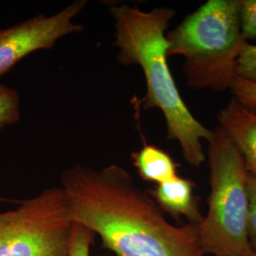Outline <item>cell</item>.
<instances>
[{"label":"cell","instance_id":"cell-11","mask_svg":"<svg viewBox=\"0 0 256 256\" xmlns=\"http://www.w3.org/2000/svg\"><path fill=\"white\" fill-rule=\"evenodd\" d=\"M239 22L245 39H256V0H239Z\"/></svg>","mask_w":256,"mask_h":256},{"label":"cell","instance_id":"cell-7","mask_svg":"<svg viewBox=\"0 0 256 256\" xmlns=\"http://www.w3.org/2000/svg\"><path fill=\"white\" fill-rule=\"evenodd\" d=\"M218 120L242 156L248 174L256 178V108L232 98L218 113Z\"/></svg>","mask_w":256,"mask_h":256},{"label":"cell","instance_id":"cell-8","mask_svg":"<svg viewBox=\"0 0 256 256\" xmlns=\"http://www.w3.org/2000/svg\"><path fill=\"white\" fill-rule=\"evenodd\" d=\"M194 189V183L191 180L178 176L169 182L156 184L150 194L164 212L176 220L184 216L188 223L198 225L203 216Z\"/></svg>","mask_w":256,"mask_h":256},{"label":"cell","instance_id":"cell-10","mask_svg":"<svg viewBox=\"0 0 256 256\" xmlns=\"http://www.w3.org/2000/svg\"><path fill=\"white\" fill-rule=\"evenodd\" d=\"M21 118V98L12 88L0 84V130L18 122Z\"/></svg>","mask_w":256,"mask_h":256},{"label":"cell","instance_id":"cell-2","mask_svg":"<svg viewBox=\"0 0 256 256\" xmlns=\"http://www.w3.org/2000/svg\"><path fill=\"white\" fill-rule=\"evenodd\" d=\"M117 60L124 66H138L146 84L140 101L144 110H160L167 137L176 142L188 164L198 167L206 160L202 142H209L212 130L206 128L187 108L168 66L166 30L176 16L171 8L142 10L128 4L113 6Z\"/></svg>","mask_w":256,"mask_h":256},{"label":"cell","instance_id":"cell-1","mask_svg":"<svg viewBox=\"0 0 256 256\" xmlns=\"http://www.w3.org/2000/svg\"><path fill=\"white\" fill-rule=\"evenodd\" d=\"M72 220L115 256H205L198 225H173L150 194L117 164H74L61 174Z\"/></svg>","mask_w":256,"mask_h":256},{"label":"cell","instance_id":"cell-5","mask_svg":"<svg viewBox=\"0 0 256 256\" xmlns=\"http://www.w3.org/2000/svg\"><path fill=\"white\" fill-rule=\"evenodd\" d=\"M74 222L61 186L0 212V256H68Z\"/></svg>","mask_w":256,"mask_h":256},{"label":"cell","instance_id":"cell-13","mask_svg":"<svg viewBox=\"0 0 256 256\" xmlns=\"http://www.w3.org/2000/svg\"><path fill=\"white\" fill-rule=\"evenodd\" d=\"M94 234L82 225L74 222V234L68 256H90V245Z\"/></svg>","mask_w":256,"mask_h":256},{"label":"cell","instance_id":"cell-9","mask_svg":"<svg viewBox=\"0 0 256 256\" xmlns=\"http://www.w3.org/2000/svg\"><path fill=\"white\" fill-rule=\"evenodd\" d=\"M132 162L138 176L144 180L156 185L169 182L178 176V164L166 151L156 146H144L132 154Z\"/></svg>","mask_w":256,"mask_h":256},{"label":"cell","instance_id":"cell-3","mask_svg":"<svg viewBox=\"0 0 256 256\" xmlns=\"http://www.w3.org/2000/svg\"><path fill=\"white\" fill-rule=\"evenodd\" d=\"M167 56H182L187 84L196 90H230L247 40L239 0H208L166 34Z\"/></svg>","mask_w":256,"mask_h":256},{"label":"cell","instance_id":"cell-4","mask_svg":"<svg viewBox=\"0 0 256 256\" xmlns=\"http://www.w3.org/2000/svg\"><path fill=\"white\" fill-rule=\"evenodd\" d=\"M208 144L210 192L208 210L198 225L205 256H246L254 252L247 230V168L238 149L218 126Z\"/></svg>","mask_w":256,"mask_h":256},{"label":"cell","instance_id":"cell-14","mask_svg":"<svg viewBox=\"0 0 256 256\" xmlns=\"http://www.w3.org/2000/svg\"><path fill=\"white\" fill-rule=\"evenodd\" d=\"M248 189L250 200L247 220L248 236L252 250L256 252V178L250 174L248 176Z\"/></svg>","mask_w":256,"mask_h":256},{"label":"cell","instance_id":"cell-15","mask_svg":"<svg viewBox=\"0 0 256 256\" xmlns=\"http://www.w3.org/2000/svg\"><path fill=\"white\" fill-rule=\"evenodd\" d=\"M230 92L232 93L234 98L238 99V101L250 106L256 108V82H248L240 77H236L232 84Z\"/></svg>","mask_w":256,"mask_h":256},{"label":"cell","instance_id":"cell-6","mask_svg":"<svg viewBox=\"0 0 256 256\" xmlns=\"http://www.w3.org/2000/svg\"><path fill=\"white\" fill-rule=\"evenodd\" d=\"M86 4V0H76L52 16L40 14L14 26L0 28V77L28 55L52 50L60 39L82 32L84 26L74 19Z\"/></svg>","mask_w":256,"mask_h":256},{"label":"cell","instance_id":"cell-12","mask_svg":"<svg viewBox=\"0 0 256 256\" xmlns=\"http://www.w3.org/2000/svg\"><path fill=\"white\" fill-rule=\"evenodd\" d=\"M236 74L238 77L256 84V45L247 42L244 46L238 58Z\"/></svg>","mask_w":256,"mask_h":256},{"label":"cell","instance_id":"cell-16","mask_svg":"<svg viewBox=\"0 0 256 256\" xmlns=\"http://www.w3.org/2000/svg\"><path fill=\"white\" fill-rule=\"evenodd\" d=\"M256 256V252H252V254H248V256Z\"/></svg>","mask_w":256,"mask_h":256}]
</instances>
